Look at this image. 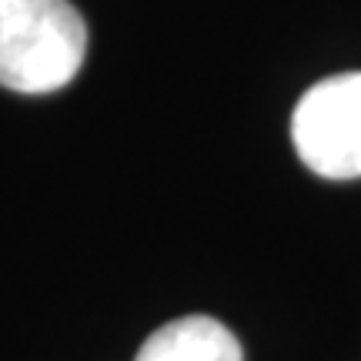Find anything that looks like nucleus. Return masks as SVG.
Wrapping results in <instances>:
<instances>
[{
    "label": "nucleus",
    "instance_id": "obj_2",
    "mask_svg": "<svg viewBox=\"0 0 361 361\" xmlns=\"http://www.w3.org/2000/svg\"><path fill=\"white\" fill-rule=\"evenodd\" d=\"M291 141L301 164L318 178H361V71L305 90L291 117Z\"/></svg>",
    "mask_w": 361,
    "mask_h": 361
},
{
    "label": "nucleus",
    "instance_id": "obj_1",
    "mask_svg": "<svg viewBox=\"0 0 361 361\" xmlns=\"http://www.w3.org/2000/svg\"><path fill=\"white\" fill-rule=\"evenodd\" d=\"M87 24L71 0H0V87L51 94L78 78Z\"/></svg>",
    "mask_w": 361,
    "mask_h": 361
},
{
    "label": "nucleus",
    "instance_id": "obj_3",
    "mask_svg": "<svg viewBox=\"0 0 361 361\" xmlns=\"http://www.w3.org/2000/svg\"><path fill=\"white\" fill-rule=\"evenodd\" d=\"M134 361H245L238 338L207 314H188L151 331Z\"/></svg>",
    "mask_w": 361,
    "mask_h": 361
}]
</instances>
